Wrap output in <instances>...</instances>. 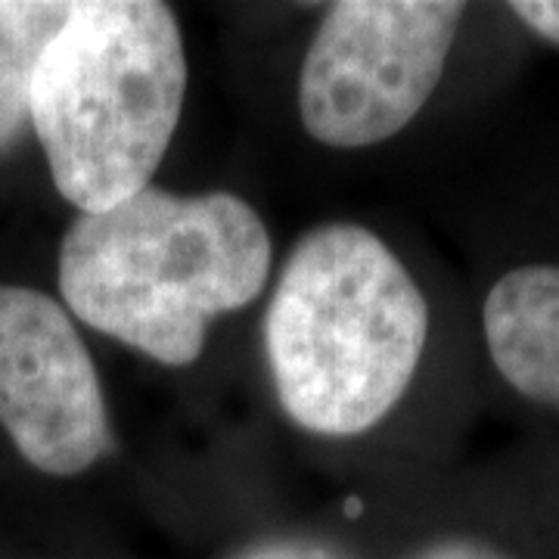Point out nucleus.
Returning a JSON list of instances; mask_svg holds the SVG:
<instances>
[{
  "instance_id": "9",
  "label": "nucleus",
  "mask_w": 559,
  "mask_h": 559,
  "mask_svg": "<svg viewBox=\"0 0 559 559\" xmlns=\"http://www.w3.org/2000/svg\"><path fill=\"white\" fill-rule=\"evenodd\" d=\"M414 559H510L507 554H500L498 547L485 544L476 538H451L439 540L432 547H426L419 557Z\"/></svg>"
},
{
  "instance_id": "3",
  "label": "nucleus",
  "mask_w": 559,
  "mask_h": 559,
  "mask_svg": "<svg viewBox=\"0 0 559 559\" xmlns=\"http://www.w3.org/2000/svg\"><path fill=\"white\" fill-rule=\"evenodd\" d=\"M187 94L171 7L84 0L40 53L28 119L62 200L97 215L156 175Z\"/></svg>"
},
{
  "instance_id": "5",
  "label": "nucleus",
  "mask_w": 559,
  "mask_h": 559,
  "mask_svg": "<svg viewBox=\"0 0 559 559\" xmlns=\"http://www.w3.org/2000/svg\"><path fill=\"white\" fill-rule=\"evenodd\" d=\"M0 426L47 476H79L112 448L100 377L62 305L0 286Z\"/></svg>"
},
{
  "instance_id": "6",
  "label": "nucleus",
  "mask_w": 559,
  "mask_h": 559,
  "mask_svg": "<svg viewBox=\"0 0 559 559\" xmlns=\"http://www.w3.org/2000/svg\"><path fill=\"white\" fill-rule=\"evenodd\" d=\"M485 345L522 399L559 407V264H522L491 286Z\"/></svg>"
},
{
  "instance_id": "8",
  "label": "nucleus",
  "mask_w": 559,
  "mask_h": 559,
  "mask_svg": "<svg viewBox=\"0 0 559 559\" xmlns=\"http://www.w3.org/2000/svg\"><path fill=\"white\" fill-rule=\"evenodd\" d=\"M510 13H516L544 40L559 44V0H516L510 3Z\"/></svg>"
},
{
  "instance_id": "1",
  "label": "nucleus",
  "mask_w": 559,
  "mask_h": 559,
  "mask_svg": "<svg viewBox=\"0 0 559 559\" xmlns=\"http://www.w3.org/2000/svg\"><path fill=\"white\" fill-rule=\"evenodd\" d=\"M271 259L264 221L237 193L143 187L72 221L60 246V293L103 336L187 367L205 348L209 320L259 299Z\"/></svg>"
},
{
  "instance_id": "2",
  "label": "nucleus",
  "mask_w": 559,
  "mask_h": 559,
  "mask_svg": "<svg viewBox=\"0 0 559 559\" xmlns=\"http://www.w3.org/2000/svg\"><path fill=\"white\" fill-rule=\"evenodd\" d=\"M429 340V305L385 242L323 224L289 252L264 314L280 407L323 439L373 429L407 392Z\"/></svg>"
},
{
  "instance_id": "10",
  "label": "nucleus",
  "mask_w": 559,
  "mask_h": 559,
  "mask_svg": "<svg viewBox=\"0 0 559 559\" xmlns=\"http://www.w3.org/2000/svg\"><path fill=\"white\" fill-rule=\"evenodd\" d=\"M242 559H336L330 550H320L314 544H271Z\"/></svg>"
},
{
  "instance_id": "4",
  "label": "nucleus",
  "mask_w": 559,
  "mask_h": 559,
  "mask_svg": "<svg viewBox=\"0 0 559 559\" xmlns=\"http://www.w3.org/2000/svg\"><path fill=\"white\" fill-rule=\"evenodd\" d=\"M463 3L342 0L326 10L299 79V116L323 146L395 138L432 97Z\"/></svg>"
},
{
  "instance_id": "7",
  "label": "nucleus",
  "mask_w": 559,
  "mask_h": 559,
  "mask_svg": "<svg viewBox=\"0 0 559 559\" xmlns=\"http://www.w3.org/2000/svg\"><path fill=\"white\" fill-rule=\"evenodd\" d=\"M69 13L72 3L60 0H0V146L20 138L28 121L40 53Z\"/></svg>"
}]
</instances>
